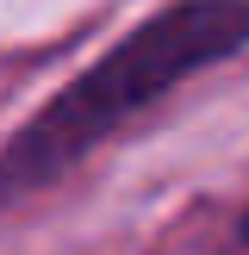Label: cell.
I'll return each instance as SVG.
<instances>
[{
    "label": "cell",
    "instance_id": "6da1fadb",
    "mask_svg": "<svg viewBox=\"0 0 249 255\" xmlns=\"http://www.w3.org/2000/svg\"><path fill=\"white\" fill-rule=\"evenodd\" d=\"M249 50V0H174L44 100L0 143V212L56 187L199 69Z\"/></svg>",
    "mask_w": 249,
    "mask_h": 255
},
{
    "label": "cell",
    "instance_id": "7a4b0ae2",
    "mask_svg": "<svg viewBox=\"0 0 249 255\" xmlns=\"http://www.w3.org/2000/svg\"><path fill=\"white\" fill-rule=\"evenodd\" d=\"M237 237H243V249H249V212H243V218H237Z\"/></svg>",
    "mask_w": 249,
    "mask_h": 255
}]
</instances>
